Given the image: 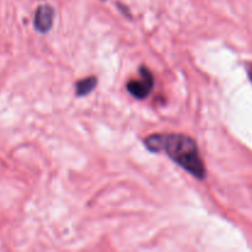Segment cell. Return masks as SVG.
Wrapping results in <instances>:
<instances>
[{
  "label": "cell",
  "instance_id": "obj_1",
  "mask_svg": "<svg viewBox=\"0 0 252 252\" xmlns=\"http://www.w3.org/2000/svg\"><path fill=\"white\" fill-rule=\"evenodd\" d=\"M144 144L150 152H165L170 159L197 179L206 177V167L192 138L185 134H153L144 140Z\"/></svg>",
  "mask_w": 252,
  "mask_h": 252
},
{
  "label": "cell",
  "instance_id": "obj_2",
  "mask_svg": "<svg viewBox=\"0 0 252 252\" xmlns=\"http://www.w3.org/2000/svg\"><path fill=\"white\" fill-rule=\"evenodd\" d=\"M140 79H134V80L128 81L127 90L130 95L134 96L135 98H145L150 94V91L154 88V78L153 74L147 66L140 68Z\"/></svg>",
  "mask_w": 252,
  "mask_h": 252
},
{
  "label": "cell",
  "instance_id": "obj_3",
  "mask_svg": "<svg viewBox=\"0 0 252 252\" xmlns=\"http://www.w3.org/2000/svg\"><path fill=\"white\" fill-rule=\"evenodd\" d=\"M53 16H54V10L52 9L48 5H41L37 9L36 15H34V27L37 31L46 33L49 31L53 24Z\"/></svg>",
  "mask_w": 252,
  "mask_h": 252
},
{
  "label": "cell",
  "instance_id": "obj_4",
  "mask_svg": "<svg viewBox=\"0 0 252 252\" xmlns=\"http://www.w3.org/2000/svg\"><path fill=\"white\" fill-rule=\"evenodd\" d=\"M96 84H97V79L95 76H88V78L79 80L75 84L76 96H85L90 94L96 88Z\"/></svg>",
  "mask_w": 252,
  "mask_h": 252
},
{
  "label": "cell",
  "instance_id": "obj_5",
  "mask_svg": "<svg viewBox=\"0 0 252 252\" xmlns=\"http://www.w3.org/2000/svg\"><path fill=\"white\" fill-rule=\"evenodd\" d=\"M249 76H250V80L252 81V66L250 68V70H249Z\"/></svg>",
  "mask_w": 252,
  "mask_h": 252
}]
</instances>
